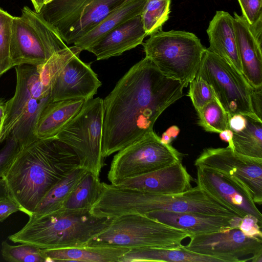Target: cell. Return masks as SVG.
I'll return each instance as SVG.
<instances>
[{"instance_id":"6da1fadb","label":"cell","mask_w":262,"mask_h":262,"mask_svg":"<svg viewBox=\"0 0 262 262\" xmlns=\"http://www.w3.org/2000/svg\"><path fill=\"white\" fill-rule=\"evenodd\" d=\"M183 88L146 57L132 66L103 99V157L154 131L157 119L182 97Z\"/></svg>"},{"instance_id":"7a4b0ae2","label":"cell","mask_w":262,"mask_h":262,"mask_svg":"<svg viewBox=\"0 0 262 262\" xmlns=\"http://www.w3.org/2000/svg\"><path fill=\"white\" fill-rule=\"evenodd\" d=\"M79 166L78 156L64 143L37 138L19 148L2 178L10 197L30 216L49 191Z\"/></svg>"},{"instance_id":"3957f363","label":"cell","mask_w":262,"mask_h":262,"mask_svg":"<svg viewBox=\"0 0 262 262\" xmlns=\"http://www.w3.org/2000/svg\"><path fill=\"white\" fill-rule=\"evenodd\" d=\"M154 210L243 217L198 185L182 193L164 194L104 182H101L100 194L90 213L99 217L113 218L127 214H145Z\"/></svg>"},{"instance_id":"277c9868","label":"cell","mask_w":262,"mask_h":262,"mask_svg":"<svg viewBox=\"0 0 262 262\" xmlns=\"http://www.w3.org/2000/svg\"><path fill=\"white\" fill-rule=\"evenodd\" d=\"M29 217L27 224L8 238L14 243L29 244L43 249L85 246L112 220L95 216L90 212L64 208Z\"/></svg>"},{"instance_id":"5b68a950","label":"cell","mask_w":262,"mask_h":262,"mask_svg":"<svg viewBox=\"0 0 262 262\" xmlns=\"http://www.w3.org/2000/svg\"><path fill=\"white\" fill-rule=\"evenodd\" d=\"M16 83L13 96L5 103V114L0 143L11 133L23 140L35 138L39 119L52 101L50 89L42 83L38 66L21 64L15 67Z\"/></svg>"},{"instance_id":"8992f818","label":"cell","mask_w":262,"mask_h":262,"mask_svg":"<svg viewBox=\"0 0 262 262\" xmlns=\"http://www.w3.org/2000/svg\"><path fill=\"white\" fill-rule=\"evenodd\" d=\"M192 235L143 214H127L113 218L101 232L92 237L88 246H115L130 249L160 248L173 249Z\"/></svg>"},{"instance_id":"52a82bcc","label":"cell","mask_w":262,"mask_h":262,"mask_svg":"<svg viewBox=\"0 0 262 262\" xmlns=\"http://www.w3.org/2000/svg\"><path fill=\"white\" fill-rule=\"evenodd\" d=\"M142 44L145 57L184 88L195 78L206 49L194 34L178 30H160Z\"/></svg>"},{"instance_id":"ba28073f","label":"cell","mask_w":262,"mask_h":262,"mask_svg":"<svg viewBox=\"0 0 262 262\" xmlns=\"http://www.w3.org/2000/svg\"><path fill=\"white\" fill-rule=\"evenodd\" d=\"M20 16H13L10 56L13 67L38 66L68 46L58 32L35 10L27 6Z\"/></svg>"},{"instance_id":"9c48e42d","label":"cell","mask_w":262,"mask_h":262,"mask_svg":"<svg viewBox=\"0 0 262 262\" xmlns=\"http://www.w3.org/2000/svg\"><path fill=\"white\" fill-rule=\"evenodd\" d=\"M103 119V99L92 98L85 101L79 112L54 137L75 151L80 167L98 176L104 166Z\"/></svg>"},{"instance_id":"30bf717a","label":"cell","mask_w":262,"mask_h":262,"mask_svg":"<svg viewBox=\"0 0 262 262\" xmlns=\"http://www.w3.org/2000/svg\"><path fill=\"white\" fill-rule=\"evenodd\" d=\"M196 75L210 85L229 117L240 114L259 119L252 106L253 88L233 66L206 48Z\"/></svg>"},{"instance_id":"8fae6325","label":"cell","mask_w":262,"mask_h":262,"mask_svg":"<svg viewBox=\"0 0 262 262\" xmlns=\"http://www.w3.org/2000/svg\"><path fill=\"white\" fill-rule=\"evenodd\" d=\"M182 160L180 152L170 144L162 143L152 131L118 151L111 162L107 179L116 185Z\"/></svg>"},{"instance_id":"7c38bea8","label":"cell","mask_w":262,"mask_h":262,"mask_svg":"<svg viewBox=\"0 0 262 262\" xmlns=\"http://www.w3.org/2000/svg\"><path fill=\"white\" fill-rule=\"evenodd\" d=\"M183 247L223 262H262V238L245 235L238 227L193 235Z\"/></svg>"},{"instance_id":"4fadbf2b","label":"cell","mask_w":262,"mask_h":262,"mask_svg":"<svg viewBox=\"0 0 262 262\" xmlns=\"http://www.w3.org/2000/svg\"><path fill=\"white\" fill-rule=\"evenodd\" d=\"M195 167L213 169L243 185L254 203L262 204V159L248 157L229 146L205 148L195 159Z\"/></svg>"},{"instance_id":"5bb4252c","label":"cell","mask_w":262,"mask_h":262,"mask_svg":"<svg viewBox=\"0 0 262 262\" xmlns=\"http://www.w3.org/2000/svg\"><path fill=\"white\" fill-rule=\"evenodd\" d=\"M101 85L90 64L72 57L57 74L50 85L52 101L72 99L87 100L93 98Z\"/></svg>"},{"instance_id":"9a60e30c","label":"cell","mask_w":262,"mask_h":262,"mask_svg":"<svg viewBox=\"0 0 262 262\" xmlns=\"http://www.w3.org/2000/svg\"><path fill=\"white\" fill-rule=\"evenodd\" d=\"M196 167L197 185L228 204L242 216L250 214L262 223V214L249 191L232 178L213 169Z\"/></svg>"},{"instance_id":"2e32d148","label":"cell","mask_w":262,"mask_h":262,"mask_svg":"<svg viewBox=\"0 0 262 262\" xmlns=\"http://www.w3.org/2000/svg\"><path fill=\"white\" fill-rule=\"evenodd\" d=\"M233 25L242 73L254 88L262 86V18L250 24L234 13Z\"/></svg>"},{"instance_id":"e0dca14e","label":"cell","mask_w":262,"mask_h":262,"mask_svg":"<svg viewBox=\"0 0 262 262\" xmlns=\"http://www.w3.org/2000/svg\"><path fill=\"white\" fill-rule=\"evenodd\" d=\"M192 180L182 161H179L162 168L125 179L116 185L149 193L171 194L190 189Z\"/></svg>"},{"instance_id":"ac0fdd59","label":"cell","mask_w":262,"mask_h":262,"mask_svg":"<svg viewBox=\"0 0 262 262\" xmlns=\"http://www.w3.org/2000/svg\"><path fill=\"white\" fill-rule=\"evenodd\" d=\"M143 215L169 226L189 231L192 235L210 233L230 228L238 227L242 218L164 210H154Z\"/></svg>"},{"instance_id":"d6986e66","label":"cell","mask_w":262,"mask_h":262,"mask_svg":"<svg viewBox=\"0 0 262 262\" xmlns=\"http://www.w3.org/2000/svg\"><path fill=\"white\" fill-rule=\"evenodd\" d=\"M146 36L140 15L109 32L86 51L93 53L97 60L106 59L142 44Z\"/></svg>"},{"instance_id":"ffe728a7","label":"cell","mask_w":262,"mask_h":262,"mask_svg":"<svg viewBox=\"0 0 262 262\" xmlns=\"http://www.w3.org/2000/svg\"><path fill=\"white\" fill-rule=\"evenodd\" d=\"M207 33L210 43V47L207 49L242 73L236 46L233 17L227 12L216 11L209 22Z\"/></svg>"},{"instance_id":"44dd1931","label":"cell","mask_w":262,"mask_h":262,"mask_svg":"<svg viewBox=\"0 0 262 262\" xmlns=\"http://www.w3.org/2000/svg\"><path fill=\"white\" fill-rule=\"evenodd\" d=\"M130 249L115 246H83L56 249H39L45 262H117Z\"/></svg>"},{"instance_id":"7402d4cb","label":"cell","mask_w":262,"mask_h":262,"mask_svg":"<svg viewBox=\"0 0 262 262\" xmlns=\"http://www.w3.org/2000/svg\"><path fill=\"white\" fill-rule=\"evenodd\" d=\"M91 1L53 0L44 5L38 13L58 32L65 42Z\"/></svg>"},{"instance_id":"603a6c76","label":"cell","mask_w":262,"mask_h":262,"mask_svg":"<svg viewBox=\"0 0 262 262\" xmlns=\"http://www.w3.org/2000/svg\"><path fill=\"white\" fill-rule=\"evenodd\" d=\"M86 100L72 99L50 102L37 122L35 135L39 139L54 137L79 112Z\"/></svg>"},{"instance_id":"cb8c5ba5","label":"cell","mask_w":262,"mask_h":262,"mask_svg":"<svg viewBox=\"0 0 262 262\" xmlns=\"http://www.w3.org/2000/svg\"><path fill=\"white\" fill-rule=\"evenodd\" d=\"M146 1H126L111 12L92 30L77 39L73 45L81 51L87 50L117 27L140 15Z\"/></svg>"},{"instance_id":"d4e9b609","label":"cell","mask_w":262,"mask_h":262,"mask_svg":"<svg viewBox=\"0 0 262 262\" xmlns=\"http://www.w3.org/2000/svg\"><path fill=\"white\" fill-rule=\"evenodd\" d=\"M223 262L219 258L188 251L183 247L173 249L145 248L130 249L119 262Z\"/></svg>"},{"instance_id":"484cf974","label":"cell","mask_w":262,"mask_h":262,"mask_svg":"<svg viewBox=\"0 0 262 262\" xmlns=\"http://www.w3.org/2000/svg\"><path fill=\"white\" fill-rule=\"evenodd\" d=\"M87 171L79 166L63 177L46 194L33 214H46L63 208L68 198Z\"/></svg>"},{"instance_id":"4316f807","label":"cell","mask_w":262,"mask_h":262,"mask_svg":"<svg viewBox=\"0 0 262 262\" xmlns=\"http://www.w3.org/2000/svg\"><path fill=\"white\" fill-rule=\"evenodd\" d=\"M127 0H91L83 12L81 19L69 34L65 43L74 44L98 25L111 12Z\"/></svg>"},{"instance_id":"83f0119b","label":"cell","mask_w":262,"mask_h":262,"mask_svg":"<svg viewBox=\"0 0 262 262\" xmlns=\"http://www.w3.org/2000/svg\"><path fill=\"white\" fill-rule=\"evenodd\" d=\"M99 176L87 171L66 200L67 209L90 212L101 192Z\"/></svg>"},{"instance_id":"f1b7e54d","label":"cell","mask_w":262,"mask_h":262,"mask_svg":"<svg viewBox=\"0 0 262 262\" xmlns=\"http://www.w3.org/2000/svg\"><path fill=\"white\" fill-rule=\"evenodd\" d=\"M245 117L247 124L245 128L233 132V149L244 156L262 159V120Z\"/></svg>"},{"instance_id":"f546056e","label":"cell","mask_w":262,"mask_h":262,"mask_svg":"<svg viewBox=\"0 0 262 262\" xmlns=\"http://www.w3.org/2000/svg\"><path fill=\"white\" fill-rule=\"evenodd\" d=\"M171 0H146L140 14L147 35L162 30L168 19Z\"/></svg>"},{"instance_id":"4dcf8cb0","label":"cell","mask_w":262,"mask_h":262,"mask_svg":"<svg viewBox=\"0 0 262 262\" xmlns=\"http://www.w3.org/2000/svg\"><path fill=\"white\" fill-rule=\"evenodd\" d=\"M199 124L206 132L220 133L229 129V116L217 99H213L197 112Z\"/></svg>"},{"instance_id":"1f68e13d","label":"cell","mask_w":262,"mask_h":262,"mask_svg":"<svg viewBox=\"0 0 262 262\" xmlns=\"http://www.w3.org/2000/svg\"><path fill=\"white\" fill-rule=\"evenodd\" d=\"M81 50L75 46L67 47L53 54L43 64L38 66L41 81L50 89L51 84L69 61L74 56L80 55Z\"/></svg>"},{"instance_id":"d6a6232c","label":"cell","mask_w":262,"mask_h":262,"mask_svg":"<svg viewBox=\"0 0 262 262\" xmlns=\"http://www.w3.org/2000/svg\"><path fill=\"white\" fill-rule=\"evenodd\" d=\"M1 253L4 259L9 262H45L39 248L26 244L13 246L3 241Z\"/></svg>"},{"instance_id":"836d02e7","label":"cell","mask_w":262,"mask_h":262,"mask_svg":"<svg viewBox=\"0 0 262 262\" xmlns=\"http://www.w3.org/2000/svg\"><path fill=\"white\" fill-rule=\"evenodd\" d=\"M13 18L0 8V73L2 75L13 68L10 56Z\"/></svg>"},{"instance_id":"e575fe53","label":"cell","mask_w":262,"mask_h":262,"mask_svg":"<svg viewBox=\"0 0 262 262\" xmlns=\"http://www.w3.org/2000/svg\"><path fill=\"white\" fill-rule=\"evenodd\" d=\"M188 95L196 112L211 100L216 99L210 85L200 76L189 82Z\"/></svg>"},{"instance_id":"d590c367","label":"cell","mask_w":262,"mask_h":262,"mask_svg":"<svg viewBox=\"0 0 262 262\" xmlns=\"http://www.w3.org/2000/svg\"><path fill=\"white\" fill-rule=\"evenodd\" d=\"M5 144L0 150V178H2L18 152L20 147L16 140L13 137H8Z\"/></svg>"},{"instance_id":"8d00e7d4","label":"cell","mask_w":262,"mask_h":262,"mask_svg":"<svg viewBox=\"0 0 262 262\" xmlns=\"http://www.w3.org/2000/svg\"><path fill=\"white\" fill-rule=\"evenodd\" d=\"M243 16L250 24L262 18V0H238Z\"/></svg>"},{"instance_id":"74e56055","label":"cell","mask_w":262,"mask_h":262,"mask_svg":"<svg viewBox=\"0 0 262 262\" xmlns=\"http://www.w3.org/2000/svg\"><path fill=\"white\" fill-rule=\"evenodd\" d=\"M261 225L256 217L247 214L241 218L238 227L247 236L262 238Z\"/></svg>"},{"instance_id":"f35d334b","label":"cell","mask_w":262,"mask_h":262,"mask_svg":"<svg viewBox=\"0 0 262 262\" xmlns=\"http://www.w3.org/2000/svg\"><path fill=\"white\" fill-rule=\"evenodd\" d=\"M18 211H21L20 206L10 196L0 199V222Z\"/></svg>"},{"instance_id":"ab89813d","label":"cell","mask_w":262,"mask_h":262,"mask_svg":"<svg viewBox=\"0 0 262 262\" xmlns=\"http://www.w3.org/2000/svg\"><path fill=\"white\" fill-rule=\"evenodd\" d=\"M251 103L254 113L262 120V86L257 88H253L251 95Z\"/></svg>"},{"instance_id":"60d3db41","label":"cell","mask_w":262,"mask_h":262,"mask_svg":"<svg viewBox=\"0 0 262 262\" xmlns=\"http://www.w3.org/2000/svg\"><path fill=\"white\" fill-rule=\"evenodd\" d=\"M246 124V118L242 114H236L229 117V129L233 132L241 131L245 128Z\"/></svg>"},{"instance_id":"b9f144b4","label":"cell","mask_w":262,"mask_h":262,"mask_svg":"<svg viewBox=\"0 0 262 262\" xmlns=\"http://www.w3.org/2000/svg\"><path fill=\"white\" fill-rule=\"evenodd\" d=\"M180 129L178 126H170L163 133L160 138L161 142L165 144H170L171 141L177 138Z\"/></svg>"},{"instance_id":"7bdbcfd3","label":"cell","mask_w":262,"mask_h":262,"mask_svg":"<svg viewBox=\"0 0 262 262\" xmlns=\"http://www.w3.org/2000/svg\"><path fill=\"white\" fill-rule=\"evenodd\" d=\"M219 134L220 138L223 141L228 142V146L233 149L232 144L233 132L229 129H227Z\"/></svg>"},{"instance_id":"ee69618b","label":"cell","mask_w":262,"mask_h":262,"mask_svg":"<svg viewBox=\"0 0 262 262\" xmlns=\"http://www.w3.org/2000/svg\"><path fill=\"white\" fill-rule=\"evenodd\" d=\"M9 196H10L6 183L3 178H0V199Z\"/></svg>"},{"instance_id":"f6af8a7d","label":"cell","mask_w":262,"mask_h":262,"mask_svg":"<svg viewBox=\"0 0 262 262\" xmlns=\"http://www.w3.org/2000/svg\"><path fill=\"white\" fill-rule=\"evenodd\" d=\"M31 2L33 5L35 11L39 13L45 5V0H31Z\"/></svg>"},{"instance_id":"bcb514c9","label":"cell","mask_w":262,"mask_h":262,"mask_svg":"<svg viewBox=\"0 0 262 262\" xmlns=\"http://www.w3.org/2000/svg\"><path fill=\"white\" fill-rule=\"evenodd\" d=\"M5 114V103L0 100V119H3Z\"/></svg>"},{"instance_id":"7dc6e473","label":"cell","mask_w":262,"mask_h":262,"mask_svg":"<svg viewBox=\"0 0 262 262\" xmlns=\"http://www.w3.org/2000/svg\"><path fill=\"white\" fill-rule=\"evenodd\" d=\"M3 123V119H0V136H1V131H2V129Z\"/></svg>"},{"instance_id":"c3c4849f","label":"cell","mask_w":262,"mask_h":262,"mask_svg":"<svg viewBox=\"0 0 262 262\" xmlns=\"http://www.w3.org/2000/svg\"><path fill=\"white\" fill-rule=\"evenodd\" d=\"M53 0H45V4H47L52 1H53Z\"/></svg>"},{"instance_id":"681fc988","label":"cell","mask_w":262,"mask_h":262,"mask_svg":"<svg viewBox=\"0 0 262 262\" xmlns=\"http://www.w3.org/2000/svg\"><path fill=\"white\" fill-rule=\"evenodd\" d=\"M2 75V74L0 73V77Z\"/></svg>"}]
</instances>
